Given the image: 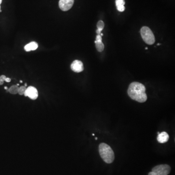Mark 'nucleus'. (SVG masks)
<instances>
[{
    "label": "nucleus",
    "instance_id": "f257e3e1",
    "mask_svg": "<svg viewBox=\"0 0 175 175\" xmlns=\"http://www.w3.org/2000/svg\"><path fill=\"white\" fill-rule=\"evenodd\" d=\"M145 86L138 82H133L129 85L128 94L132 100L139 103H144L147 100Z\"/></svg>",
    "mask_w": 175,
    "mask_h": 175
},
{
    "label": "nucleus",
    "instance_id": "f03ea898",
    "mask_svg": "<svg viewBox=\"0 0 175 175\" xmlns=\"http://www.w3.org/2000/svg\"><path fill=\"white\" fill-rule=\"evenodd\" d=\"M99 152L101 158L107 163H111L114 161V152L107 144L101 143L99 145Z\"/></svg>",
    "mask_w": 175,
    "mask_h": 175
},
{
    "label": "nucleus",
    "instance_id": "7ed1b4c3",
    "mask_svg": "<svg viewBox=\"0 0 175 175\" xmlns=\"http://www.w3.org/2000/svg\"><path fill=\"white\" fill-rule=\"evenodd\" d=\"M141 34L142 39L146 44L152 45L155 42V36L149 27L147 26L142 27L141 29Z\"/></svg>",
    "mask_w": 175,
    "mask_h": 175
},
{
    "label": "nucleus",
    "instance_id": "20e7f679",
    "mask_svg": "<svg viewBox=\"0 0 175 175\" xmlns=\"http://www.w3.org/2000/svg\"><path fill=\"white\" fill-rule=\"evenodd\" d=\"M171 171V167L167 164H161L153 168L148 175H168Z\"/></svg>",
    "mask_w": 175,
    "mask_h": 175
},
{
    "label": "nucleus",
    "instance_id": "39448f33",
    "mask_svg": "<svg viewBox=\"0 0 175 175\" xmlns=\"http://www.w3.org/2000/svg\"><path fill=\"white\" fill-rule=\"evenodd\" d=\"M74 0H59V7L61 10L67 11L70 10L73 6Z\"/></svg>",
    "mask_w": 175,
    "mask_h": 175
},
{
    "label": "nucleus",
    "instance_id": "423d86ee",
    "mask_svg": "<svg viewBox=\"0 0 175 175\" xmlns=\"http://www.w3.org/2000/svg\"><path fill=\"white\" fill-rule=\"evenodd\" d=\"M24 95L25 96H28L31 99L36 100L38 97V90L33 86H29L26 88Z\"/></svg>",
    "mask_w": 175,
    "mask_h": 175
},
{
    "label": "nucleus",
    "instance_id": "0eeeda50",
    "mask_svg": "<svg viewBox=\"0 0 175 175\" xmlns=\"http://www.w3.org/2000/svg\"><path fill=\"white\" fill-rule=\"evenodd\" d=\"M71 68L72 71L75 73H80L84 70V66L81 61L75 60L71 64Z\"/></svg>",
    "mask_w": 175,
    "mask_h": 175
},
{
    "label": "nucleus",
    "instance_id": "6e6552de",
    "mask_svg": "<svg viewBox=\"0 0 175 175\" xmlns=\"http://www.w3.org/2000/svg\"><path fill=\"white\" fill-rule=\"evenodd\" d=\"M96 48L98 52H102L104 49V45L102 42V36L100 35H97L95 41Z\"/></svg>",
    "mask_w": 175,
    "mask_h": 175
},
{
    "label": "nucleus",
    "instance_id": "1a4fd4ad",
    "mask_svg": "<svg viewBox=\"0 0 175 175\" xmlns=\"http://www.w3.org/2000/svg\"><path fill=\"white\" fill-rule=\"evenodd\" d=\"M169 139V136L167 132L163 131L158 134L157 137V141L161 144H164L168 141Z\"/></svg>",
    "mask_w": 175,
    "mask_h": 175
},
{
    "label": "nucleus",
    "instance_id": "9d476101",
    "mask_svg": "<svg viewBox=\"0 0 175 175\" xmlns=\"http://www.w3.org/2000/svg\"><path fill=\"white\" fill-rule=\"evenodd\" d=\"M38 47V44L37 42H30L27 44V45L25 46V50L26 52H29L31 51H34L37 49Z\"/></svg>",
    "mask_w": 175,
    "mask_h": 175
},
{
    "label": "nucleus",
    "instance_id": "9b49d317",
    "mask_svg": "<svg viewBox=\"0 0 175 175\" xmlns=\"http://www.w3.org/2000/svg\"><path fill=\"white\" fill-rule=\"evenodd\" d=\"M19 89V87L17 85H13L8 90V91H9L10 94L16 95V94H18Z\"/></svg>",
    "mask_w": 175,
    "mask_h": 175
},
{
    "label": "nucleus",
    "instance_id": "f8f14e48",
    "mask_svg": "<svg viewBox=\"0 0 175 175\" xmlns=\"http://www.w3.org/2000/svg\"><path fill=\"white\" fill-rule=\"evenodd\" d=\"M97 30L101 32L104 28V23L102 20H99L97 24Z\"/></svg>",
    "mask_w": 175,
    "mask_h": 175
},
{
    "label": "nucleus",
    "instance_id": "ddd939ff",
    "mask_svg": "<svg viewBox=\"0 0 175 175\" xmlns=\"http://www.w3.org/2000/svg\"><path fill=\"white\" fill-rule=\"evenodd\" d=\"M26 90V87H25V86H20L19 89L18 94L19 95H24Z\"/></svg>",
    "mask_w": 175,
    "mask_h": 175
},
{
    "label": "nucleus",
    "instance_id": "4468645a",
    "mask_svg": "<svg viewBox=\"0 0 175 175\" xmlns=\"http://www.w3.org/2000/svg\"><path fill=\"white\" fill-rule=\"evenodd\" d=\"M115 4L116 7L120 6H124L125 4V0H116Z\"/></svg>",
    "mask_w": 175,
    "mask_h": 175
},
{
    "label": "nucleus",
    "instance_id": "2eb2a0df",
    "mask_svg": "<svg viewBox=\"0 0 175 175\" xmlns=\"http://www.w3.org/2000/svg\"><path fill=\"white\" fill-rule=\"evenodd\" d=\"M117 7V10L120 12H123L125 11V7L124 6H118Z\"/></svg>",
    "mask_w": 175,
    "mask_h": 175
},
{
    "label": "nucleus",
    "instance_id": "dca6fc26",
    "mask_svg": "<svg viewBox=\"0 0 175 175\" xmlns=\"http://www.w3.org/2000/svg\"><path fill=\"white\" fill-rule=\"evenodd\" d=\"M6 78H7V77H6V76L4 75H2L0 76V79L3 81L6 80Z\"/></svg>",
    "mask_w": 175,
    "mask_h": 175
},
{
    "label": "nucleus",
    "instance_id": "f3484780",
    "mask_svg": "<svg viewBox=\"0 0 175 175\" xmlns=\"http://www.w3.org/2000/svg\"><path fill=\"white\" fill-rule=\"evenodd\" d=\"M5 81H6L7 82H10L11 81V79H10V78H7Z\"/></svg>",
    "mask_w": 175,
    "mask_h": 175
},
{
    "label": "nucleus",
    "instance_id": "a211bd4d",
    "mask_svg": "<svg viewBox=\"0 0 175 175\" xmlns=\"http://www.w3.org/2000/svg\"><path fill=\"white\" fill-rule=\"evenodd\" d=\"M3 83H4V81L0 79V85H3Z\"/></svg>",
    "mask_w": 175,
    "mask_h": 175
},
{
    "label": "nucleus",
    "instance_id": "6ab92c4d",
    "mask_svg": "<svg viewBox=\"0 0 175 175\" xmlns=\"http://www.w3.org/2000/svg\"><path fill=\"white\" fill-rule=\"evenodd\" d=\"M2 2V0H0V5H1V3ZM0 12H1V6H0Z\"/></svg>",
    "mask_w": 175,
    "mask_h": 175
},
{
    "label": "nucleus",
    "instance_id": "aec40b11",
    "mask_svg": "<svg viewBox=\"0 0 175 175\" xmlns=\"http://www.w3.org/2000/svg\"><path fill=\"white\" fill-rule=\"evenodd\" d=\"M4 89H5L7 90H8V88L7 87H4Z\"/></svg>",
    "mask_w": 175,
    "mask_h": 175
},
{
    "label": "nucleus",
    "instance_id": "412c9836",
    "mask_svg": "<svg viewBox=\"0 0 175 175\" xmlns=\"http://www.w3.org/2000/svg\"><path fill=\"white\" fill-rule=\"evenodd\" d=\"M26 86H27V84L25 83V87H26Z\"/></svg>",
    "mask_w": 175,
    "mask_h": 175
},
{
    "label": "nucleus",
    "instance_id": "4be33fe9",
    "mask_svg": "<svg viewBox=\"0 0 175 175\" xmlns=\"http://www.w3.org/2000/svg\"><path fill=\"white\" fill-rule=\"evenodd\" d=\"M20 83H23V81H22V80L20 81Z\"/></svg>",
    "mask_w": 175,
    "mask_h": 175
},
{
    "label": "nucleus",
    "instance_id": "5701e85b",
    "mask_svg": "<svg viewBox=\"0 0 175 175\" xmlns=\"http://www.w3.org/2000/svg\"><path fill=\"white\" fill-rule=\"evenodd\" d=\"M97 139H98L96 137V140H97Z\"/></svg>",
    "mask_w": 175,
    "mask_h": 175
},
{
    "label": "nucleus",
    "instance_id": "b1692460",
    "mask_svg": "<svg viewBox=\"0 0 175 175\" xmlns=\"http://www.w3.org/2000/svg\"><path fill=\"white\" fill-rule=\"evenodd\" d=\"M92 135L95 136V134H94V133H93V134H92Z\"/></svg>",
    "mask_w": 175,
    "mask_h": 175
},
{
    "label": "nucleus",
    "instance_id": "393cba45",
    "mask_svg": "<svg viewBox=\"0 0 175 175\" xmlns=\"http://www.w3.org/2000/svg\"><path fill=\"white\" fill-rule=\"evenodd\" d=\"M160 132H158V134H160Z\"/></svg>",
    "mask_w": 175,
    "mask_h": 175
},
{
    "label": "nucleus",
    "instance_id": "a878e982",
    "mask_svg": "<svg viewBox=\"0 0 175 175\" xmlns=\"http://www.w3.org/2000/svg\"><path fill=\"white\" fill-rule=\"evenodd\" d=\"M145 49H146V50L148 49V48H147V47H146V48H145Z\"/></svg>",
    "mask_w": 175,
    "mask_h": 175
},
{
    "label": "nucleus",
    "instance_id": "bb28decb",
    "mask_svg": "<svg viewBox=\"0 0 175 175\" xmlns=\"http://www.w3.org/2000/svg\"><path fill=\"white\" fill-rule=\"evenodd\" d=\"M160 45V43H158V45Z\"/></svg>",
    "mask_w": 175,
    "mask_h": 175
}]
</instances>
